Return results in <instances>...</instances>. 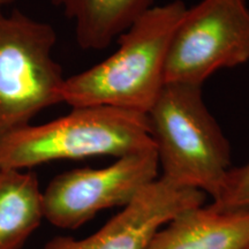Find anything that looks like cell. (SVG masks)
<instances>
[{
    "label": "cell",
    "mask_w": 249,
    "mask_h": 249,
    "mask_svg": "<svg viewBox=\"0 0 249 249\" xmlns=\"http://www.w3.org/2000/svg\"><path fill=\"white\" fill-rule=\"evenodd\" d=\"M147 116L160 178L216 200L231 169V147L202 98V87L165 83Z\"/></svg>",
    "instance_id": "7a4b0ae2"
},
{
    "label": "cell",
    "mask_w": 249,
    "mask_h": 249,
    "mask_svg": "<svg viewBox=\"0 0 249 249\" xmlns=\"http://www.w3.org/2000/svg\"><path fill=\"white\" fill-rule=\"evenodd\" d=\"M155 149L145 114L110 107H71L43 124L0 139V169L28 170L62 160L123 156Z\"/></svg>",
    "instance_id": "3957f363"
},
{
    "label": "cell",
    "mask_w": 249,
    "mask_h": 249,
    "mask_svg": "<svg viewBox=\"0 0 249 249\" xmlns=\"http://www.w3.org/2000/svg\"><path fill=\"white\" fill-rule=\"evenodd\" d=\"M247 249H249V247H248V248H247Z\"/></svg>",
    "instance_id": "4fadbf2b"
},
{
    "label": "cell",
    "mask_w": 249,
    "mask_h": 249,
    "mask_svg": "<svg viewBox=\"0 0 249 249\" xmlns=\"http://www.w3.org/2000/svg\"><path fill=\"white\" fill-rule=\"evenodd\" d=\"M158 173L157 154L150 149L123 156L102 169L58 174L43 191L44 219L60 229H79L103 210L128 205L160 178Z\"/></svg>",
    "instance_id": "8992f818"
},
{
    "label": "cell",
    "mask_w": 249,
    "mask_h": 249,
    "mask_svg": "<svg viewBox=\"0 0 249 249\" xmlns=\"http://www.w3.org/2000/svg\"><path fill=\"white\" fill-rule=\"evenodd\" d=\"M204 201V193L174 186L160 177L92 235L55 236L43 249H145L160 227Z\"/></svg>",
    "instance_id": "52a82bcc"
},
{
    "label": "cell",
    "mask_w": 249,
    "mask_h": 249,
    "mask_svg": "<svg viewBox=\"0 0 249 249\" xmlns=\"http://www.w3.org/2000/svg\"><path fill=\"white\" fill-rule=\"evenodd\" d=\"M248 61V0H201L186 7L174 29L165 83L202 87L219 70Z\"/></svg>",
    "instance_id": "5b68a950"
},
{
    "label": "cell",
    "mask_w": 249,
    "mask_h": 249,
    "mask_svg": "<svg viewBox=\"0 0 249 249\" xmlns=\"http://www.w3.org/2000/svg\"><path fill=\"white\" fill-rule=\"evenodd\" d=\"M211 204L225 210L249 209V163L230 169L219 195Z\"/></svg>",
    "instance_id": "8fae6325"
},
{
    "label": "cell",
    "mask_w": 249,
    "mask_h": 249,
    "mask_svg": "<svg viewBox=\"0 0 249 249\" xmlns=\"http://www.w3.org/2000/svg\"><path fill=\"white\" fill-rule=\"evenodd\" d=\"M186 7L173 0L145 12L118 37L113 54L65 79L61 103L147 114L165 85L170 42Z\"/></svg>",
    "instance_id": "6da1fadb"
},
{
    "label": "cell",
    "mask_w": 249,
    "mask_h": 249,
    "mask_svg": "<svg viewBox=\"0 0 249 249\" xmlns=\"http://www.w3.org/2000/svg\"><path fill=\"white\" fill-rule=\"evenodd\" d=\"M44 219L35 173L0 169V249H20Z\"/></svg>",
    "instance_id": "30bf717a"
},
{
    "label": "cell",
    "mask_w": 249,
    "mask_h": 249,
    "mask_svg": "<svg viewBox=\"0 0 249 249\" xmlns=\"http://www.w3.org/2000/svg\"><path fill=\"white\" fill-rule=\"evenodd\" d=\"M75 26L76 42L83 50L107 48L155 0H50Z\"/></svg>",
    "instance_id": "9c48e42d"
},
{
    "label": "cell",
    "mask_w": 249,
    "mask_h": 249,
    "mask_svg": "<svg viewBox=\"0 0 249 249\" xmlns=\"http://www.w3.org/2000/svg\"><path fill=\"white\" fill-rule=\"evenodd\" d=\"M57 34L18 9H0V139L61 103L65 79L52 55Z\"/></svg>",
    "instance_id": "277c9868"
},
{
    "label": "cell",
    "mask_w": 249,
    "mask_h": 249,
    "mask_svg": "<svg viewBox=\"0 0 249 249\" xmlns=\"http://www.w3.org/2000/svg\"><path fill=\"white\" fill-rule=\"evenodd\" d=\"M15 0H0V9H4L5 7H7L8 5L13 4Z\"/></svg>",
    "instance_id": "7c38bea8"
},
{
    "label": "cell",
    "mask_w": 249,
    "mask_h": 249,
    "mask_svg": "<svg viewBox=\"0 0 249 249\" xmlns=\"http://www.w3.org/2000/svg\"><path fill=\"white\" fill-rule=\"evenodd\" d=\"M249 209L200 205L160 227L145 249H247Z\"/></svg>",
    "instance_id": "ba28073f"
}]
</instances>
